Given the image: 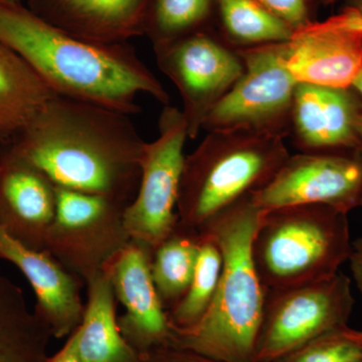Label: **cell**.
Listing matches in <instances>:
<instances>
[{
    "mask_svg": "<svg viewBox=\"0 0 362 362\" xmlns=\"http://www.w3.org/2000/svg\"><path fill=\"white\" fill-rule=\"evenodd\" d=\"M318 1L324 2V4H331V2L337 1V0H318Z\"/></svg>",
    "mask_w": 362,
    "mask_h": 362,
    "instance_id": "d6a6232c",
    "label": "cell"
},
{
    "mask_svg": "<svg viewBox=\"0 0 362 362\" xmlns=\"http://www.w3.org/2000/svg\"><path fill=\"white\" fill-rule=\"evenodd\" d=\"M56 216L45 251L86 283L131 242L124 226L128 204L62 187H56Z\"/></svg>",
    "mask_w": 362,
    "mask_h": 362,
    "instance_id": "9c48e42d",
    "label": "cell"
},
{
    "mask_svg": "<svg viewBox=\"0 0 362 362\" xmlns=\"http://www.w3.org/2000/svg\"><path fill=\"white\" fill-rule=\"evenodd\" d=\"M201 243L199 230L178 223L152 252V280L166 313L182 299L192 283Z\"/></svg>",
    "mask_w": 362,
    "mask_h": 362,
    "instance_id": "44dd1931",
    "label": "cell"
},
{
    "mask_svg": "<svg viewBox=\"0 0 362 362\" xmlns=\"http://www.w3.org/2000/svg\"><path fill=\"white\" fill-rule=\"evenodd\" d=\"M287 68L297 83L351 87L362 70V16L347 6L323 21H310L287 42Z\"/></svg>",
    "mask_w": 362,
    "mask_h": 362,
    "instance_id": "7c38bea8",
    "label": "cell"
},
{
    "mask_svg": "<svg viewBox=\"0 0 362 362\" xmlns=\"http://www.w3.org/2000/svg\"><path fill=\"white\" fill-rule=\"evenodd\" d=\"M351 87L356 90L357 94L359 95L362 101V70L361 73H359V75L357 76L356 80H354V82L352 83Z\"/></svg>",
    "mask_w": 362,
    "mask_h": 362,
    "instance_id": "f546056e",
    "label": "cell"
},
{
    "mask_svg": "<svg viewBox=\"0 0 362 362\" xmlns=\"http://www.w3.org/2000/svg\"><path fill=\"white\" fill-rule=\"evenodd\" d=\"M349 261L354 281L362 296V237L352 242Z\"/></svg>",
    "mask_w": 362,
    "mask_h": 362,
    "instance_id": "f1b7e54d",
    "label": "cell"
},
{
    "mask_svg": "<svg viewBox=\"0 0 362 362\" xmlns=\"http://www.w3.org/2000/svg\"><path fill=\"white\" fill-rule=\"evenodd\" d=\"M153 51L157 66L180 90L188 138L195 139L209 112L244 73L243 59L209 28L154 45Z\"/></svg>",
    "mask_w": 362,
    "mask_h": 362,
    "instance_id": "30bf717a",
    "label": "cell"
},
{
    "mask_svg": "<svg viewBox=\"0 0 362 362\" xmlns=\"http://www.w3.org/2000/svg\"><path fill=\"white\" fill-rule=\"evenodd\" d=\"M0 1L21 2V0H0Z\"/></svg>",
    "mask_w": 362,
    "mask_h": 362,
    "instance_id": "836d02e7",
    "label": "cell"
},
{
    "mask_svg": "<svg viewBox=\"0 0 362 362\" xmlns=\"http://www.w3.org/2000/svg\"><path fill=\"white\" fill-rule=\"evenodd\" d=\"M0 259L13 264L35 292V313L49 328L52 337H70L84 316L83 282L66 271L49 252L21 244L0 228Z\"/></svg>",
    "mask_w": 362,
    "mask_h": 362,
    "instance_id": "9a60e30c",
    "label": "cell"
},
{
    "mask_svg": "<svg viewBox=\"0 0 362 362\" xmlns=\"http://www.w3.org/2000/svg\"><path fill=\"white\" fill-rule=\"evenodd\" d=\"M152 0H28L42 20L99 44H123L144 35Z\"/></svg>",
    "mask_w": 362,
    "mask_h": 362,
    "instance_id": "e0dca14e",
    "label": "cell"
},
{
    "mask_svg": "<svg viewBox=\"0 0 362 362\" xmlns=\"http://www.w3.org/2000/svg\"><path fill=\"white\" fill-rule=\"evenodd\" d=\"M77 331H74L69 337L65 345L52 356L47 357L45 362H85L78 349Z\"/></svg>",
    "mask_w": 362,
    "mask_h": 362,
    "instance_id": "83f0119b",
    "label": "cell"
},
{
    "mask_svg": "<svg viewBox=\"0 0 362 362\" xmlns=\"http://www.w3.org/2000/svg\"><path fill=\"white\" fill-rule=\"evenodd\" d=\"M52 337L20 286L0 272V362H45Z\"/></svg>",
    "mask_w": 362,
    "mask_h": 362,
    "instance_id": "ffe728a7",
    "label": "cell"
},
{
    "mask_svg": "<svg viewBox=\"0 0 362 362\" xmlns=\"http://www.w3.org/2000/svg\"><path fill=\"white\" fill-rule=\"evenodd\" d=\"M221 37L235 49L285 42L294 30L257 0H216Z\"/></svg>",
    "mask_w": 362,
    "mask_h": 362,
    "instance_id": "7402d4cb",
    "label": "cell"
},
{
    "mask_svg": "<svg viewBox=\"0 0 362 362\" xmlns=\"http://www.w3.org/2000/svg\"><path fill=\"white\" fill-rule=\"evenodd\" d=\"M347 6L356 8L362 16V0H349V4H347Z\"/></svg>",
    "mask_w": 362,
    "mask_h": 362,
    "instance_id": "4dcf8cb0",
    "label": "cell"
},
{
    "mask_svg": "<svg viewBox=\"0 0 362 362\" xmlns=\"http://www.w3.org/2000/svg\"><path fill=\"white\" fill-rule=\"evenodd\" d=\"M0 42L18 52L58 96L129 116L140 112L139 95H150L164 106L170 102L132 45L80 39L21 2L0 1Z\"/></svg>",
    "mask_w": 362,
    "mask_h": 362,
    "instance_id": "7a4b0ae2",
    "label": "cell"
},
{
    "mask_svg": "<svg viewBox=\"0 0 362 362\" xmlns=\"http://www.w3.org/2000/svg\"><path fill=\"white\" fill-rule=\"evenodd\" d=\"M262 214L249 195L199 230L220 249V281L213 303L194 327L170 329L171 345L221 362H256L266 290L255 267L252 244Z\"/></svg>",
    "mask_w": 362,
    "mask_h": 362,
    "instance_id": "3957f363",
    "label": "cell"
},
{
    "mask_svg": "<svg viewBox=\"0 0 362 362\" xmlns=\"http://www.w3.org/2000/svg\"><path fill=\"white\" fill-rule=\"evenodd\" d=\"M201 237V247L192 283L182 299L168 312L171 330L194 327L206 315L218 289L223 256L211 238L202 233Z\"/></svg>",
    "mask_w": 362,
    "mask_h": 362,
    "instance_id": "603a6c76",
    "label": "cell"
},
{
    "mask_svg": "<svg viewBox=\"0 0 362 362\" xmlns=\"http://www.w3.org/2000/svg\"><path fill=\"white\" fill-rule=\"evenodd\" d=\"M293 30L310 23L309 2L311 0H257Z\"/></svg>",
    "mask_w": 362,
    "mask_h": 362,
    "instance_id": "484cf974",
    "label": "cell"
},
{
    "mask_svg": "<svg viewBox=\"0 0 362 362\" xmlns=\"http://www.w3.org/2000/svg\"><path fill=\"white\" fill-rule=\"evenodd\" d=\"M290 156L284 139L247 131H211L185 156L178 223L199 230L207 221L265 187Z\"/></svg>",
    "mask_w": 362,
    "mask_h": 362,
    "instance_id": "277c9868",
    "label": "cell"
},
{
    "mask_svg": "<svg viewBox=\"0 0 362 362\" xmlns=\"http://www.w3.org/2000/svg\"><path fill=\"white\" fill-rule=\"evenodd\" d=\"M151 257V250L131 240L105 268L117 301L125 309L118 319L119 328L139 357L170 344L168 313L152 280Z\"/></svg>",
    "mask_w": 362,
    "mask_h": 362,
    "instance_id": "4fadbf2b",
    "label": "cell"
},
{
    "mask_svg": "<svg viewBox=\"0 0 362 362\" xmlns=\"http://www.w3.org/2000/svg\"><path fill=\"white\" fill-rule=\"evenodd\" d=\"M347 214L316 204L263 211L252 254L265 289L310 284L337 275L351 254Z\"/></svg>",
    "mask_w": 362,
    "mask_h": 362,
    "instance_id": "5b68a950",
    "label": "cell"
},
{
    "mask_svg": "<svg viewBox=\"0 0 362 362\" xmlns=\"http://www.w3.org/2000/svg\"><path fill=\"white\" fill-rule=\"evenodd\" d=\"M216 9V0H152L144 35L154 47L209 30Z\"/></svg>",
    "mask_w": 362,
    "mask_h": 362,
    "instance_id": "cb8c5ba5",
    "label": "cell"
},
{
    "mask_svg": "<svg viewBox=\"0 0 362 362\" xmlns=\"http://www.w3.org/2000/svg\"><path fill=\"white\" fill-rule=\"evenodd\" d=\"M265 290L256 362L277 361L346 325L354 310L351 281L340 272L310 284Z\"/></svg>",
    "mask_w": 362,
    "mask_h": 362,
    "instance_id": "52a82bcc",
    "label": "cell"
},
{
    "mask_svg": "<svg viewBox=\"0 0 362 362\" xmlns=\"http://www.w3.org/2000/svg\"><path fill=\"white\" fill-rule=\"evenodd\" d=\"M56 204L51 181L0 145V228L25 246L45 251Z\"/></svg>",
    "mask_w": 362,
    "mask_h": 362,
    "instance_id": "2e32d148",
    "label": "cell"
},
{
    "mask_svg": "<svg viewBox=\"0 0 362 362\" xmlns=\"http://www.w3.org/2000/svg\"><path fill=\"white\" fill-rule=\"evenodd\" d=\"M252 199L262 211L316 204L349 214L361 206L362 149L290 156Z\"/></svg>",
    "mask_w": 362,
    "mask_h": 362,
    "instance_id": "8fae6325",
    "label": "cell"
},
{
    "mask_svg": "<svg viewBox=\"0 0 362 362\" xmlns=\"http://www.w3.org/2000/svg\"><path fill=\"white\" fill-rule=\"evenodd\" d=\"M237 52L244 73L209 112L202 130L247 131L284 139L298 84L287 68V42Z\"/></svg>",
    "mask_w": 362,
    "mask_h": 362,
    "instance_id": "8992f818",
    "label": "cell"
},
{
    "mask_svg": "<svg viewBox=\"0 0 362 362\" xmlns=\"http://www.w3.org/2000/svg\"><path fill=\"white\" fill-rule=\"evenodd\" d=\"M158 128V137L145 144L137 194L124 211V226L131 240L152 252L178 223L183 150L188 138L182 112L170 105L164 106Z\"/></svg>",
    "mask_w": 362,
    "mask_h": 362,
    "instance_id": "ba28073f",
    "label": "cell"
},
{
    "mask_svg": "<svg viewBox=\"0 0 362 362\" xmlns=\"http://www.w3.org/2000/svg\"><path fill=\"white\" fill-rule=\"evenodd\" d=\"M87 303L77 331L78 349L85 362H141L124 339L116 315L117 299L108 271L85 283Z\"/></svg>",
    "mask_w": 362,
    "mask_h": 362,
    "instance_id": "ac0fdd59",
    "label": "cell"
},
{
    "mask_svg": "<svg viewBox=\"0 0 362 362\" xmlns=\"http://www.w3.org/2000/svg\"><path fill=\"white\" fill-rule=\"evenodd\" d=\"M274 362H362V330L340 326Z\"/></svg>",
    "mask_w": 362,
    "mask_h": 362,
    "instance_id": "d4e9b609",
    "label": "cell"
},
{
    "mask_svg": "<svg viewBox=\"0 0 362 362\" xmlns=\"http://www.w3.org/2000/svg\"><path fill=\"white\" fill-rule=\"evenodd\" d=\"M361 115L362 101L354 88L298 83L289 136L300 152L362 149Z\"/></svg>",
    "mask_w": 362,
    "mask_h": 362,
    "instance_id": "5bb4252c",
    "label": "cell"
},
{
    "mask_svg": "<svg viewBox=\"0 0 362 362\" xmlns=\"http://www.w3.org/2000/svg\"><path fill=\"white\" fill-rule=\"evenodd\" d=\"M140 358L141 362H221L171 344L152 350Z\"/></svg>",
    "mask_w": 362,
    "mask_h": 362,
    "instance_id": "4316f807",
    "label": "cell"
},
{
    "mask_svg": "<svg viewBox=\"0 0 362 362\" xmlns=\"http://www.w3.org/2000/svg\"><path fill=\"white\" fill-rule=\"evenodd\" d=\"M358 132L359 135H361V139L362 142V115L361 116V118H359L358 121Z\"/></svg>",
    "mask_w": 362,
    "mask_h": 362,
    "instance_id": "1f68e13d",
    "label": "cell"
},
{
    "mask_svg": "<svg viewBox=\"0 0 362 362\" xmlns=\"http://www.w3.org/2000/svg\"><path fill=\"white\" fill-rule=\"evenodd\" d=\"M361 206H362V202H361Z\"/></svg>",
    "mask_w": 362,
    "mask_h": 362,
    "instance_id": "e575fe53",
    "label": "cell"
},
{
    "mask_svg": "<svg viewBox=\"0 0 362 362\" xmlns=\"http://www.w3.org/2000/svg\"><path fill=\"white\" fill-rule=\"evenodd\" d=\"M54 96L32 66L0 42V143L9 141Z\"/></svg>",
    "mask_w": 362,
    "mask_h": 362,
    "instance_id": "d6986e66",
    "label": "cell"
},
{
    "mask_svg": "<svg viewBox=\"0 0 362 362\" xmlns=\"http://www.w3.org/2000/svg\"><path fill=\"white\" fill-rule=\"evenodd\" d=\"M146 142L129 115L56 95L9 141L0 143L54 187L129 204Z\"/></svg>",
    "mask_w": 362,
    "mask_h": 362,
    "instance_id": "6da1fadb",
    "label": "cell"
}]
</instances>
